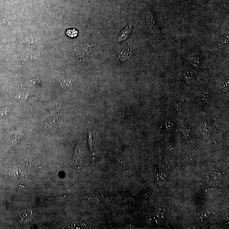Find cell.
<instances>
[{"mask_svg":"<svg viewBox=\"0 0 229 229\" xmlns=\"http://www.w3.org/2000/svg\"><path fill=\"white\" fill-rule=\"evenodd\" d=\"M190 62L193 66L198 67L201 64V59L200 57L197 54H192L188 56Z\"/></svg>","mask_w":229,"mask_h":229,"instance_id":"5b68a950","label":"cell"},{"mask_svg":"<svg viewBox=\"0 0 229 229\" xmlns=\"http://www.w3.org/2000/svg\"><path fill=\"white\" fill-rule=\"evenodd\" d=\"M146 21L149 28L155 32L157 33L159 31L158 28L157 24L152 13L151 12H148L146 15Z\"/></svg>","mask_w":229,"mask_h":229,"instance_id":"7a4b0ae2","label":"cell"},{"mask_svg":"<svg viewBox=\"0 0 229 229\" xmlns=\"http://www.w3.org/2000/svg\"><path fill=\"white\" fill-rule=\"evenodd\" d=\"M79 144L77 145L75 150L73 160V163L74 167L79 168L80 166L81 162L79 159Z\"/></svg>","mask_w":229,"mask_h":229,"instance_id":"277c9868","label":"cell"},{"mask_svg":"<svg viewBox=\"0 0 229 229\" xmlns=\"http://www.w3.org/2000/svg\"><path fill=\"white\" fill-rule=\"evenodd\" d=\"M212 95L211 92L208 91H203L200 96V99L203 102H207L211 99Z\"/></svg>","mask_w":229,"mask_h":229,"instance_id":"8992f818","label":"cell"},{"mask_svg":"<svg viewBox=\"0 0 229 229\" xmlns=\"http://www.w3.org/2000/svg\"><path fill=\"white\" fill-rule=\"evenodd\" d=\"M166 127L167 130L170 132H172L174 130V124L171 122V121H167L166 122Z\"/></svg>","mask_w":229,"mask_h":229,"instance_id":"30bf717a","label":"cell"},{"mask_svg":"<svg viewBox=\"0 0 229 229\" xmlns=\"http://www.w3.org/2000/svg\"><path fill=\"white\" fill-rule=\"evenodd\" d=\"M33 211H24V212H22L20 216V217L21 218V222H25L26 221H28L29 220V219L27 218L28 217L29 219H30V218L32 219V217Z\"/></svg>","mask_w":229,"mask_h":229,"instance_id":"52a82bcc","label":"cell"},{"mask_svg":"<svg viewBox=\"0 0 229 229\" xmlns=\"http://www.w3.org/2000/svg\"><path fill=\"white\" fill-rule=\"evenodd\" d=\"M88 144L89 146L90 149H91V152H92V133L91 131L89 132L88 133Z\"/></svg>","mask_w":229,"mask_h":229,"instance_id":"8fae6325","label":"cell"},{"mask_svg":"<svg viewBox=\"0 0 229 229\" xmlns=\"http://www.w3.org/2000/svg\"><path fill=\"white\" fill-rule=\"evenodd\" d=\"M207 182L210 186H217L220 184L222 179L221 173L219 171L213 169L207 174Z\"/></svg>","mask_w":229,"mask_h":229,"instance_id":"6da1fadb","label":"cell"},{"mask_svg":"<svg viewBox=\"0 0 229 229\" xmlns=\"http://www.w3.org/2000/svg\"><path fill=\"white\" fill-rule=\"evenodd\" d=\"M133 24V22H132L130 24L127 26L125 28H124L120 34L118 40L119 42H122L125 40H126L131 34L132 31V29Z\"/></svg>","mask_w":229,"mask_h":229,"instance_id":"3957f363","label":"cell"},{"mask_svg":"<svg viewBox=\"0 0 229 229\" xmlns=\"http://www.w3.org/2000/svg\"><path fill=\"white\" fill-rule=\"evenodd\" d=\"M195 74L194 73V72L191 71V70H186V72L184 73V76L185 78L187 81H192L194 79L195 77Z\"/></svg>","mask_w":229,"mask_h":229,"instance_id":"9c48e42d","label":"cell"},{"mask_svg":"<svg viewBox=\"0 0 229 229\" xmlns=\"http://www.w3.org/2000/svg\"><path fill=\"white\" fill-rule=\"evenodd\" d=\"M66 34L67 36L71 38H74L78 35V31L74 28H71L66 31Z\"/></svg>","mask_w":229,"mask_h":229,"instance_id":"ba28073f","label":"cell"},{"mask_svg":"<svg viewBox=\"0 0 229 229\" xmlns=\"http://www.w3.org/2000/svg\"><path fill=\"white\" fill-rule=\"evenodd\" d=\"M229 81L226 80V81L224 83L223 85H222L221 90L223 92H225L228 90L229 89Z\"/></svg>","mask_w":229,"mask_h":229,"instance_id":"7c38bea8","label":"cell"}]
</instances>
